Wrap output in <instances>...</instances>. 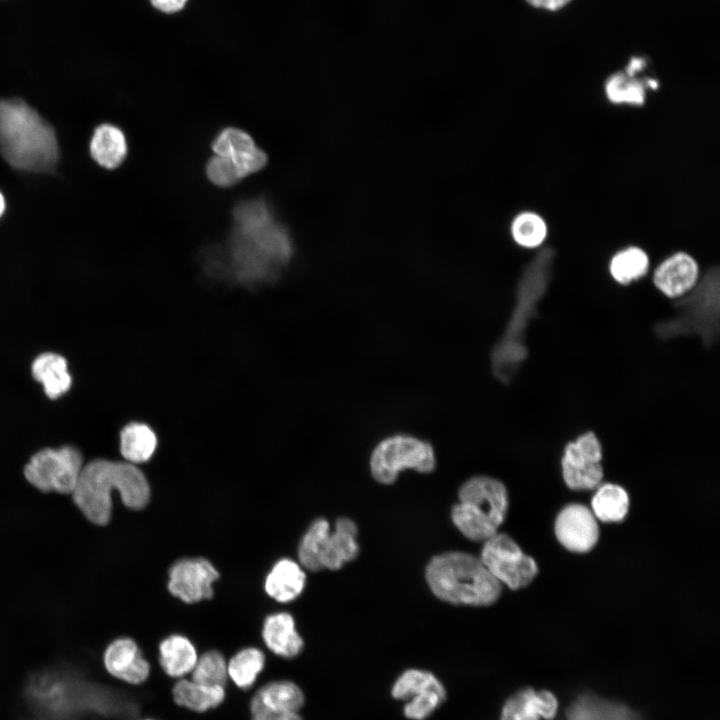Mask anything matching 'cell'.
I'll list each match as a JSON object with an SVG mask.
<instances>
[{
	"label": "cell",
	"instance_id": "obj_1",
	"mask_svg": "<svg viewBox=\"0 0 720 720\" xmlns=\"http://www.w3.org/2000/svg\"><path fill=\"white\" fill-rule=\"evenodd\" d=\"M230 252L236 279L246 285L270 281L292 254L287 232L262 200L239 204Z\"/></svg>",
	"mask_w": 720,
	"mask_h": 720
},
{
	"label": "cell",
	"instance_id": "obj_2",
	"mask_svg": "<svg viewBox=\"0 0 720 720\" xmlns=\"http://www.w3.org/2000/svg\"><path fill=\"white\" fill-rule=\"evenodd\" d=\"M114 491L132 511L143 509L150 500V485L137 465L105 457L85 462L71 497L88 521L105 526L112 517Z\"/></svg>",
	"mask_w": 720,
	"mask_h": 720
},
{
	"label": "cell",
	"instance_id": "obj_3",
	"mask_svg": "<svg viewBox=\"0 0 720 720\" xmlns=\"http://www.w3.org/2000/svg\"><path fill=\"white\" fill-rule=\"evenodd\" d=\"M0 153L15 169L51 172L59 158L55 131L25 101L0 100Z\"/></svg>",
	"mask_w": 720,
	"mask_h": 720
},
{
	"label": "cell",
	"instance_id": "obj_4",
	"mask_svg": "<svg viewBox=\"0 0 720 720\" xmlns=\"http://www.w3.org/2000/svg\"><path fill=\"white\" fill-rule=\"evenodd\" d=\"M431 591L452 604L488 606L501 594V584L480 557L464 552H446L431 559L426 568Z\"/></svg>",
	"mask_w": 720,
	"mask_h": 720
},
{
	"label": "cell",
	"instance_id": "obj_5",
	"mask_svg": "<svg viewBox=\"0 0 720 720\" xmlns=\"http://www.w3.org/2000/svg\"><path fill=\"white\" fill-rule=\"evenodd\" d=\"M555 259L551 247L538 251L526 266L518 286V303L507 330L492 353L494 374L502 381L513 376L526 354L524 350V331L534 309L535 303L547 289Z\"/></svg>",
	"mask_w": 720,
	"mask_h": 720
},
{
	"label": "cell",
	"instance_id": "obj_6",
	"mask_svg": "<svg viewBox=\"0 0 720 720\" xmlns=\"http://www.w3.org/2000/svg\"><path fill=\"white\" fill-rule=\"evenodd\" d=\"M459 500L451 516L465 537L484 542L498 532L508 510V494L502 482L488 476L473 477L461 486Z\"/></svg>",
	"mask_w": 720,
	"mask_h": 720
},
{
	"label": "cell",
	"instance_id": "obj_7",
	"mask_svg": "<svg viewBox=\"0 0 720 720\" xmlns=\"http://www.w3.org/2000/svg\"><path fill=\"white\" fill-rule=\"evenodd\" d=\"M85 462L82 450L72 444L43 447L29 457L23 475L30 485L43 493L71 495Z\"/></svg>",
	"mask_w": 720,
	"mask_h": 720
},
{
	"label": "cell",
	"instance_id": "obj_8",
	"mask_svg": "<svg viewBox=\"0 0 720 720\" xmlns=\"http://www.w3.org/2000/svg\"><path fill=\"white\" fill-rule=\"evenodd\" d=\"M718 285L717 268L710 269L705 277L686 294L679 313L660 326L661 335L696 332L706 343L713 341L718 328Z\"/></svg>",
	"mask_w": 720,
	"mask_h": 720
},
{
	"label": "cell",
	"instance_id": "obj_9",
	"mask_svg": "<svg viewBox=\"0 0 720 720\" xmlns=\"http://www.w3.org/2000/svg\"><path fill=\"white\" fill-rule=\"evenodd\" d=\"M435 464L432 446L408 435H395L382 440L370 459L371 473L382 484L393 483L399 472L407 468L429 473Z\"/></svg>",
	"mask_w": 720,
	"mask_h": 720
},
{
	"label": "cell",
	"instance_id": "obj_10",
	"mask_svg": "<svg viewBox=\"0 0 720 720\" xmlns=\"http://www.w3.org/2000/svg\"><path fill=\"white\" fill-rule=\"evenodd\" d=\"M480 559L501 585L512 590L528 586L538 573L535 560L504 533L497 532L484 541Z\"/></svg>",
	"mask_w": 720,
	"mask_h": 720
},
{
	"label": "cell",
	"instance_id": "obj_11",
	"mask_svg": "<svg viewBox=\"0 0 720 720\" xmlns=\"http://www.w3.org/2000/svg\"><path fill=\"white\" fill-rule=\"evenodd\" d=\"M602 447L593 432H586L569 442L561 459L566 485L574 490L597 488L603 479Z\"/></svg>",
	"mask_w": 720,
	"mask_h": 720
},
{
	"label": "cell",
	"instance_id": "obj_12",
	"mask_svg": "<svg viewBox=\"0 0 720 720\" xmlns=\"http://www.w3.org/2000/svg\"><path fill=\"white\" fill-rule=\"evenodd\" d=\"M219 573L204 558H184L175 562L169 570L168 590L185 603H196L213 596V583Z\"/></svg>",
	"mask_w": 720,
	"mask_h": 720
},
{
	"label": "cell",
	"instance_id": "obj_13",
	"mask_svg": "<svg viewBox=\"0 0 720 720\" xmlns=\"http://www.w3.org/2000/svg\"><path fill=\"white\" fill-rule=\"evenodd\" d=\"M555 534L562 546L576 553H586L599 539V527L592 511L582 504L565 506L555 521Z\"/></svg>",
	"mask_w": 720,
	"mask_h": 720
},
{
	"label": "cell",
	"instance_id": "obj_14",
	"mask_svg": "<svg viewBox=\"0 0 720 720\" xmlns=\"http://www.w3.org/2000/svg\"><path fill=\"white\" fill-rule=\"evenodd\" d=\"M103 664L110 675L132 685L145 682L150 674V663L129 637L116 638L107 645Z\"/></svg>",
	"mask_w": 720,
	"mask_h": 720
},
{
	"label": "cell",
	"instance_id": "obj_15",
	"mask_svg": "<svg viewBox=\"0 0 720 720\" xmlns=\"http://www.w3.org/2000/svg\"><path fill=\"white\" fill-rule=\"evenodd\" d=\"M699 266L686 252H676L662 261L653 273L655 287L668 298L688 294L698 283Z\"/></svg>",
	"mask_w": 720,
	"mask_h": 720
},
{
	"label": "cell",
	"instance_id": "obj_16",
	"mask_svg": "<svg viewBox=\"0 0 720 720\" xmlns=\"http://www.w3.org/2000/svg\"><path fill=\"white\" fill-rule=\"evenodd\" d=\"M357 526L348 518H339L328 533L320 555L322 569L337 570L359 553Z\"/></svg>",
	"mask_w": 720,
	"mask_h": 720
},
{
	"label": "cell",
	"instance_id": "obj_17",
	"mask_svg": "<svg viewBox=\"0 0 720 720\" xmlns=\"http://www.w3.org/2000/svg\"><path fill=\"white\" fill-rule=\"evenodd\" d=\"M262 638L271 652L287 659L298 656L304 647L293 617L285 612L269 615L265 619Z\"/></svg>",
	"mask_w": 720,
	"mask_h": 720
},
{
	"label": "cell",
	"instance_id": "obj_18",
	"mask_svg": "<svg viewBox=\"0 0 720 720\" xmlns=\"http://www.w3.org/2000/svg\"><path fill=\"white\" fill-rule=\"evenodd\" d=\"M557 700L548 691L535 692L531 688L518 691L505 703L501 720L552 719L557 711Z\"/></svg>",
	"mask_w": 720,
	"mask_h": 720
},
{
	"label": "cell",
	"instance_id": "obj_19",
	"mask_svg": "<svg viewBox=\"0 0 720 720\" xmlns=\"http://www.w3.org/2000/svg\"><path fill=\"white\" fill-rule=\"evenodd\" d=\"M305 702L301 688L290 680L270 681L261 686L250 701V713L259 711H298Z\"/></svg>",
	"mask_w": 720,
	"mask_h": 720
},
{
	"label": "cell",
	"instance_id": "obj_20",
	"mask_svg": "<svg viewBox=\"0 0 720 720\" xmlns=\"http://www.w3.org/2000/svg\"><path fill=\"white\" fill-rule=\"evenodd\" d=\"M305 582L306 575L302 567L294 560L284 558L272 567L265 579L264 588L272 599L286 603L302 593Z\"/></svg>",
	"mask_w": 720,
	"mask_h": 720
},
{
	"label": "cell",
	"instance_id": "obj_21",
	"mask_svg": "<svg viewBox=\"0 0 720 720\" xmlns=\"http://www.w3.org/2000/svg\"><path fill=\"white\" fill-rule=\"evenodd\" d=\"M172 697L177 705L202 713L222 704L226 697V690L225 686L180 678L172 688Z\"/></svg>",
	"mask_w": 720,
	"mask_h": 720
},
{
	"label": "cell",
	"instance_id": "obj_22",
	"mask_svg": "<svg viewBox=\"0 0 720 720\" xmlns=\"http://www.w3.org/2000/svg\"><path fill=\"white\" fill-rule=\"evenodd\" d=\"M31 371L34 379L42 384L45 394L51 399L64 395L71 387L72 377L67 361L59 354H40L33 361Z\"/></svg>",
	"mask_w": 720,
	"mask_h": 720
},
{
	"label": "cell",
	"instance_id": "obj_23",
	"mask_svg": "<svg viewBox=\"0 0 720 720\" xmlns=\"http://www.w3.org/2000/svg\"><path fill=\"white\" fill-rule=\"evenodd\" d=\"M128 152L127 141L120 128L112 124L98 126L90 141L92 158L107 169L117 168Z\"/></svg>",
	"mask_w": 720,
	"mask_h": 720
},
{
	"label": "cell",
	"instance_id": "obj_24",
	"mask_svg": "<svg viewBox=\"0 0 720 720\" xmlns=\"http://www.w3.org/2000/svg\"><path fill=\"white\" fill-rule=\"evenodd\" d=\"M197 659L195 646L183 635H170L159 644V663L170 677L182 678L191 673Z\"/></svg>",
	"mask_w": 720,
	"mask_h": 720
},
{
	"label": "cell",
	"instance_id": "obj_25",
	"mask_svg": "<svg viewBox=\"0 0 720 720\" xmlns=\"http://www.w3.org/2000/svg\"><path fill=\"white\" fill-rule=\"evenodd\" d=\"M157 442V436L149 425L132 422L120 431L119 451L124 461L138 465L151 459Z\"/></svg>",
	"mask_w": 720,
	"mask_h": 720
},
{
	"label": "cell",
	"instance_id": "obj_26",
	"mask_svg": "<svg viewBox=\"0 0 720 720\" xmlns=\"http://www.w3.org/2000/svg\"><path fill=\"white\" fill-rule=\"evenodd\" d=\"M595 518L605 522L622 521L629 509V497L624 488L606 483L599 485L591 500Z\"/></svg>",
	"mask_w": 720,
	"mask_h": 720
},
{
	"label": "cell",
	"instance_id": "obj_27",
	"mask_svg": "<svg viewBox=\"0 0 720 720\" xmlns=\"http://www.w3.org/2000/svg\"><path fill=\"white\" fill-rule=\"evenodd\" d=\"M265 655L256 647L239 650L227 662L228 678L240 689H250L265 667Z\"/></svg>",
	"mask_w": 720,
	"mask_h": 720
},
{
	"label": "cell",
	"instance_id": "obj_28",
	"mask_svg": "<svg viewBox=\"0 0 720 720\" xmlns=\"http://www.w3.org/2000/svg\"><path fill=\"white\" fill-rule=\"evenodd\" d=\"M649 269V256L640 247L629 246L613 255L609 263L612 278L621 285H628L644 277Z\"/></svg>",
	"mask_w": 720,
	"mask_h": 720
},
{
	"label": "cell",
	"instance_id": "obj_29",
	"mask_svg": "<svg viewBox=\"0 0 720 720\" xmlns=\"http://www.w3.org/2000/svg\"><path fill=\"white\" fill-rule=\"evenodd\" d=\"M510 232L519 246L537 248L543 244L548 229L541 215L533 211H524L513 218Z\"/></svg>",
	"mask_w": 720,
	"mask_h": 720
},
{
	"label": "cell",
	"instance_id": "obj_30",
	"mask_svg": "<svg viewBox=\"0 0 720 720\" xmlns=\"http://www.w3.org/2000/svg\"><path fill=\"white\" fill-rule=\"evenodd\" d=\"M445 690L440 680L431 672L409 669L403 672L392 686V696L408 700L430 691Z\"/></svg>",
	"mask_w": 720,
	"mask_h": 720
},
{
	"label": "cell",
	"instance_id": "obj_31",
	"mask_svg": "<svg viewBox=\"0 0 720 720\" xmlns=\"http://www.w3.org/2000/svg\"><path fill=\"white\" fill-rule=\"evenodd\" d=\"M331 528L327 520H315L303 535L298 546V558L302 567L310 571L321 570L320 555L323 543Z\"/></svg>",
	"mask_w": 720,
	"mask_h": 720
},
{
	"label": "cell",
	"instance_id": "obj_32",
	"mask_svg": "<svg viewBox=\"0 0 720 720\" xmlns=\"http://www.w3.org/2000/svg\"><path fill=\"white\" fill-rule=\"evenodd\" d=\"M645 84L625 73L611 75L605 84L608 100L614 104L643 105L646 97Z\"/></svg>",
	"mask_w": 720,
	"mask_h": 720
},
{
	"label": "cell",
	"instance_id": "obj_33",
	"mask_svg": "<svg viewBox=\"0 0 720 720\" xmlns=\"http://www.w3.org/2000/svg\"><path fill=\"white\" fill-rule=\"evenodd\" d=\"M256 147L252 137L245 131L228 127L221 130L212 142L215 155L236 160Z\"/></svg>",
	"mask_w": 720,
	"mask_h": 720
},
{
	"label": "cell",
	"instance_id": "obj_34",
	"mask_svg": "<svg viewBox=\"0 0 720 720\" xmlns=\"http://www.w3.org/2000/svg\"><path fill=\"white\" fill-rule=\"evenodd\" d=\"M191 679L204 684L225 686L228 680L227 661L219 651H207L198 657L191 671Z\"/></svg>",
	"mask_w": 720,
	"mask_h": 720
},
{
	"label": "cell",
	"instance_id": "obj_35",
	"mask_svg": "<svg viewBox=\"0 0 720 720\" xmlns=\"http://www.w3.org/2000/svg\"><path fill=\"white\" fill-rule=\"evenodd\" d=\"M569 720H631L622 708L582 699L570 711Z\"/></svg>",
	"mask_w": 720,
	"mask_h": 720
},
{
	"label": "cell",
	"instance_id": "obj_36",
	"mask_svg": "<svg viewBox=\"0 0 720 720\" xmlns=\"http://www.w3.org/2000/svg\"><path fill=\"white\" fill-rule=\"evenodd\" d=\"M446 698V691H430L408 699L404 714L412 720H424L429 717Z\"/></svg>",
	"mask_w": 720,
	"mask_h": 720
},
{
	"label": "cell",
	"instance_id": "obj_37",
	"mask_svg": "<svg viewBox=\"0 0 720 720\" xmlns=\"http://www.w3.org/2000/svg\"><path fill=\"white\" fill-rule=\"evenodd\" d=\"M208 179L219 187H230L242 179L233 161L227 157L215 155L206 166Z\"/></svg>",
	"mask_w": 720,
	"mask_h": 720
},
{
	"label": "cell",
	"instance_id": "obj_38",
	"mask_svg": "<svg viewBox=\"0 0 720 720\" xmlns=\"http://www.w3.org/2000/svg\"><path fill=\"white\" fill-rule=\"evenodd\" d=\"M251 720H303L298 711H259L251 713Z\"/></svg>",
	"mask_w": 720,
	"mask_h": 720
},
{
	"label": "cell",
	"instance_id": "obj_39",
	"mask_svg": "<svg viewBox=\"0 0 720 720\" xmlns=\"http://www.w3.org/2000/svg\"><path fill=\"white\" fill-rule=\"evenodd\" d=\"M152 6L165 14L177 13L186 6L188 0H150Z\"/></svg>",
	"mask_w": 720,
	"mask_h": 720
},
{
	"label": "cell",
	"instance_id": "obj_40",
	"mask_svg": "<svg viewBox=\"0 0 720 720\" xmlns=\"http://www.w3.org/2000/svg\"><path fill=\"white\" fill-rule=\"evenodd\" d=\"M535 7H541L548 10H557L565 6L570 0H526Z\"/></svg>",
	"mask_w": 720,
	"mask_h": 720
},
{
	"label": "cell",
	"instance_id": "obj_41",
	"mask_svg": "<svg viewBox=\"0 0 720 720\" xmlns=\"http://www.w3.org/2000/svg\"><path fill=\"white\" fill-rule=\"evenodd\" d=\"M644 65L645 61L642 58L633 57L626 68L625 74L633 77L637 71L644 67Z\"/></svg>",
	"mask_w": 720,
	"mask_h": 720
},
{
	"label": "cell",
	"instance_id": "obj_42",
	"mask_svg": "<svg viewBox=\"0 0 720 720\" xmlns=\"http://www.w3.org/2000/svg\"><path fill=\"white\" fill-rule=\"evenodd\" d=\"M4 210H5V200H4L3 195L0 192V217L2 216Z\"/></svg>",
	"mask_w": 720,
	"mask_h": 720
},
{
	"label": "cell",
	"instance_id": "obj_43",
	"mask_svg": "<svg viewBox=\"0 0 720 720\" xmlns=\"http://www.w3.org/2000/svg\"><path fill=\"white\" fill-rule=\"evenodd\" d=\"M144 720H155V719H150V718H149V719H144Z\"/></svg>",
	"mask_w": 720,
	"mask_h": 720
}]
</instances>
